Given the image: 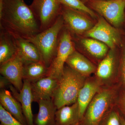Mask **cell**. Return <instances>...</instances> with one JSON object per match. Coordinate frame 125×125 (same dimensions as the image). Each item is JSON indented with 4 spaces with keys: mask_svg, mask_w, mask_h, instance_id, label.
I'll return each instance as SVG.
<instances>
[{
    "mask_svg": "<svg viewBox=\"0 0 125 125\" xmlns=\"http://www.w3.org/2000/svg\"><path fill=\"white\" fill-rule=\"evenodd\" d=\"M61 15L64 25L72 35L81 36L93 27V22L84 13L62 5Z\"/></svg>",
    "mask_w": 125,
    "mask_h": 125,
    "instance_id": "9",
    "label": "cell"
},
{
    "mask_svg": "<svg viewBox=\"0 0 125 125\" xmlns=\"http://www.w3.org/2000/svg\"><path fill=\"white\" fill-rule=\"evenodd\" d=\"M62 5L75 10L89 15L93 18L97 17L96 14L87 7L81 0H60Z\"/></svg>",
    "mask_w": 125,
    "mask_h": 125,
    "instance_id": "23",
    "label": "cell"
},
{
    "mask_svg": "<svg viewBox=\"0 0 125 125\" xmlns=\"http://www.w3.org/2000/svg\"><path fill=\"white\" fill-rule=\"evenodd\" d=\"M99 91L100 84L98 81L93 80L85 81L77 99L80 121L83 119L88 106Z\"/></svg>",
    "mask_w": 125,
    "mask_h": 125,
    "instance_id": "13",
    "label": "cell"
},
{
    "mask_svg": "<svg viewBox=\"0 0 125 125\" xmlns=\"http://www.w3.org/2000/svg\"><path fill=\"white\" fill-rule=\"evenodd\" d=\"M84 35L104 43L111 49L120 47L123 39L122 34L119 29L112 25L101 16L98 17L96 24Z\"/></svg>",
    "mask_w": 125,
    "mask_h": 125,
    "instance_id": "8",
    "label": "cell"
},
{
    "mask_svg": "<svg viewBox=\"0 0 125 125\" xmlns=\"http://www.w3.org/2000/svg\"><path fill=\"white\" fill-rule=\"evenodd\" d=\"M64 26L61 15L51 27L28 39L38 49L41 61L49 67L55 56L59 36Z\"/></svg>",
    "mask_w": 125,
    "mask_h": 125,
    "instance_id": "3",
    "label": "cell"
},
{
    "mask_svg": "<svg viewBox=\"0 0 125 125\" xmlns=\"http://www.w3.org/2000/svg\"><path fill=\"white\" fill-rule=\"evenodd\" d=\"M75 50L71 34L64 25L60 33L55 56L49 67L48 75L59 79L67 58Z\"/></svg>",
    "mask_w": 125,
    "mask_h": 125,
    "instance_id": "6",
    "label": "cell"
},
{
    "mask_svg": "<svg viewBox=\"0 0 125 125\" xmlns=\"http://www.w3.org/2000/svg\"><path fill=\"white\" fill-rule=\"evenodd\" d=\"M85 78L69 66H64L52 98L57 109L77 102L79 92L85 83Z\"/></svg>",
    "mask_w": 125,
    "mask_h": 125,
    "instance_id": "2",
    "label": "cell"
},
{
    "mask_svg": "<svg viewBox=\"0 0 125 125\" xmlns=\"http://www.w3.org/2000/svg\"><path fill=\"white\" fill-rule=\"evenodd\" d=\"M39 109L33 117L34 125H56L55 113L57 110L52 99L41 100L37 102Z\"/></svg>",
    "mask_w": 125,
    "mask_h": 125,
    "instance_id": "14",
    "label": "cell"
},
{
    "mask_svg": "<svg viewBox=\"0 0 125 125\" xmlns=\"http://www.w3.org/2000/svg\"><path fill=\"white\" fill-rule=\"evenodd\" d=\"M13 36L18 49V54L24 61L35 62L42 61L38 49L34 44L28 39Z\"/></svg>",
    "mask_w": 125,
    "mask_h": 125,
    "instance_id": "19",
    "label": "cell"
},
{
    "mask_svg": "<svg viewBox=\"0 0 125 125\" xmlns=\"http://www.w3.org/2000/svg\"></svg>",
    "mask_w": 125,
    "mask_h": 125,
    "instance_id": "33",
    "label": "cell"
},
{
    "mask_svg": "<svg viewBox=\"0 0 125 125\" xmlns=\"http://www.w3.org/2000/svg\"><path fill=\"white\" fill-rule=\"evenodd\" d=\"M121 125H125V120L123 117L120 116Z\"/></svg>",
    "mask_w": 125,
    "mask_h": 125,
    "instance_id": "29",
    "label": "cell"
},
{
    "mask_svg": "<svg viewBox=\"0 0 125 125\" xmlns=\"http://www.w3.org/2000/svg\"><path fill=\"white\" fill-rule=\"evenodd\" d=\"M18 53L14 37L0 29V65L13 59Z\"/></svg>",
    "mask_w": 125,
    "mask_h": 125,
    "instance_id": "17",
    "label": "cell"
},
{
    "mask_svg": "<svg viewBox=\"0 0 125 125\" xmlns=\"http://www.w3.org/2000/svg\"><path fill=\"white\" fill-rule=\"evenodd\" d=\"M55 121L56 125H72L79 122L78 103L57 109L55 113Z\"/></svg>",
    "mask_w": 125,
    "mask_h": 125,
    "instance_id": "18",
    "label": "cell"
},
{
    "mask_svg": "<svg viewBox=\"0 0 125 125\" xmlns=\"http://www.w3.org/2000/svg\"><path fill=\"white\" fill-rule=\"evenodd\" d=\"M120 47L119 72L121 79L125 87V39H123Z\"/></svg>",
    "mask_w": 125,
    "mask_h": 125,
    "instance_id": "26",
    "label": "cell"
},
{
    "mask_svg": "<svg viewBox=\"0 0 125 125\" xmlns=\"http://www.w3.org/2000/svg\"><path fill=\"white\" fill-rule=\"evenodd\" d=\"M0 125H24L20 122L0 105Z\"/></svg>",
    "mask_w": 125,
    "mask_h": 125,
    "instance_id": "24",
    "label": "cell"
},
{
    "mask_svg": "<svg viewBox=\"0 0 125 125\" xmlns=\"http://www.w3.org/2000/svg\"><path fill=\"white\" fill-rule=\"evenodd\" d=\"M4 0H0V2H2Z\"/></svg>",
    "mask_w": 125,
    "mask_h": 125,
    "instance_id": "32",
    "label": "cell"
},
{
    "mask_svg": "<svg viewBox=\"0 0 125 125\" xmlns=\"http://www.w3.org/2000/svg\"><path fill=\"white\" fill-rule=\"evenodd\" d=\"M99 125H121L120 116L113 111L105 115Z\"/></svg>",
    "mask_w": 125,
    "mask_h": 125,
    "instance_id": "25",
    "label": "cell"
},
{
    "mask_svg": "<svg viewBox=\"0 0 125 125\" xmlns=\"http://www.w3.org/2000/svg\"><path fill=\"white\" fill-rule=\"evenodd\" d=\"M84 1H89L91 0H83Z\"/></svg>",
    "mask_w": 125,
    "mask_h": 125,
    "instance_id": "31",
    "label": "cell"
},
{
    "mask_svg": "<svg viewBox=\"0 0 125 125\" xmlns=\"http://www.w3.org/2000/svg\"><path fill=\"white\" fill-rule=\"evenodd\" d=\"M115 49H111L96 69L97 77L102 80L109 79L113 74L115 63Z\"/></svg>",
    "mask_w": 125,
    "mask_h": 125,
    "instance_id": "21",
    "label": "cell"
},
{
    "mask_svg": "<svg viewBox=\"0 0 125 125\" xmlns=\"http://www.w3.org/2000/svg\"><path fill=\"white\" fill-rule=\"evenodd\" d=\"M0 105L20 122L28 125L20 103L7 90L1 89L0 93Z\"/></svg>",
    "mask_w": 125,
    "mask_h": 125,
    "instance_id": "15",
    "label": "cell"
},
{
    "mask_svg": "<svg viewBox=\"0 0 125 125\" xmlns=\"http://www.w3.org/2000/svg\"><path fill=\"white\" fill-rule=\"evenodd\" d=\"M29 6L39 22L41 32L54 24L61 14L60 0H33Z\"/></svg>",
    "mask_w": 125,
    "mask_h": 125,
    "instance_id": "7",
    "label": "cell"
},
{
    "mask_svg": "<svg viewBox=\"0 0 125 125\" xmlns=\"http://www.w3.org/2000/svg\"><path fill=\"white\" fill-rule=\"evenodd\" d=\"M0 29L27 39L41 32L38 21L24 0L0 2Z\"/></svg>",
    "mask_w": 125,
    "mask_h": 125,
    "instance_id": "1",
    "label": "cell"
},
{
    "mask_svg": "<svg viewBox=\"0 0 125 125\" xmlns=\"http://www.w3.org/2000/svg\"><path fill=\"white\" fill-rule=\"evenodd\" d=\"M49 67L42 61H24L23 69V80L30 82L48 75Z\"/></svg>",
    "mask_w": 125,
    "mask_h": 125,
    "instance_id": "20",
    "label": "cell"
},
{
    "mask_svg": "<svg viewBox=\"0 0 125 125\" xmlns=\"http://www.w3.org/2000/svg\"><path fill=\"white\" fill-rule=\"evenodd\" d=\"M81 125V124H80V122H78V123H76V124H74V125Z\"/></svg>",
    "mask_w": 125,
    "mask_h": 125,
    "instance_id": "30",
    "label": "cell"
},
{
    "mask_svg": "<svg viewBox=\"0 0 125 125\" xmlns=\"http://www.w3.org/2000/svg\"><path fill=\"white\" fill-rule=\"evenodd\" d=\"M114 94L110 89L99 91L94 97L88 106L81 125H99L110 107Z\"/></svg>",
    "mask_w": 125,
    "mask_h": 125,
    "instance_id": "4",
    "label": "cell"
},
{
    "mask_svg": "<svg viewBox=\"0 0 125 125\" xmlns=\"http://www.w3.org/2000/svg\"><path fill=\"white\" fill-rule=\"evenodd\" d=\"M79 42L84 49L95 58H104L108 52V47L105 43L96 39L82 38Z\"/></svg>",
    "mask_w": 125,
    "mask_h": 125,
    "instance_id": "22",
    "label": "cell"
},
{
    "mask_svg": "<svg viewBox=\"0 0 125 125\" xmlns=\"http://www.w3.org/2000/svg\"><path fill=\"white\" fill-rule=\"evenodd\" d=\"M66 63L72 70L85 77L93 73L97 69L89 60L76 50L70 55Z\"/></svg>",
    "mask_w": 125,
    "mask_h": 125,
    "instance_id": "16",
    "label": "cell"
},
{
    "mask_svg": "<svg viewBox=\"0 0 125 125\" xmlns=\"http://www.w3.org/2000/svg\"><path fill=\"white\" fill-rule=\"evenodd\" d=\"M11 94L21 104L23 113L28 125H34V116L32 110L33 96L31 90L30 82L23 80L22 88L19 92L13 86H10Z\"/></svg>",
    "mask_w": 125,
    "mask_h": 125,
    "instance_id": "12",
    "label": "cell"
},
{
    "mask_svg": "<svg viewBox=\"0 0 125 125\" xmlns=\"http://www.w3.org/2000/svg\"><path fill=\"white\" fill-rule=\"evenodd\" d=\"M10 83L9 81L7 80L6 79L1 76L0 79V88L2 89L4 88L6 85H7V83Z\"/></svg>",
    "mask_w": 125,
    "mask_h": 125,
    "instance_id": "28",
    "label": "cell"
},
{
    "mask_svg": "<svg viewBox=\"0 0 125 125\" xmlns=\"http://www.w3.org/2000/svg\"><path fill=\"white\" fill-rule=\"evenodd\" d=\"M119 105L121 110L125 115V89L121 94L119 99Z\"/></svg>",
    "mask_w": 125,
    "mask_h": 125,
    "instance_id": "27",
    "label": "cell"
},
{
    "mask_svg": "<svg viewBox=\"0 0 125 125\" xmlns=\"http://www.w3.org/2000/svg\"><path fill=\"white\" fill-rule=\"evenodd\" d=\"M24 61L17 54L13 59L0 65L1 76L9 81L10 83L19 92L23 84V69Z\"/></svg>",
    "mask_w": 125,
    "mask_h": 125,
    "instance_id": "10",
    "label": "cell"
},
{
    "mask_svg": "<svg viewBox=\"0 0 125 125\" xmlns=\"http://www.w3.org/2000/svg\"><path fill=\"white\" fill-rule=\"evenodd\" d=\"M91 8L119 29L125 23V0H91Z\"/></svg>",
    "mask_w": 125,
    "mask_h": 125,
    "instance_id": "5",
    "label": "cell"
},
{
    "mask_svg": "<svg viewBox=\"0 0 125 125\" xmlns=\"http://www.w3.org/2000/svg\"><path fill=\"white\" fill-rule=\"evenodd\" d=\"M58 79L47 75L30 82L33 102L52 99L58 83Z\"/></svg>",
    "mask_w": 125,
    "mask_h": 125,
    "instance_id": "11",
    "label": "cell"
}]
</instances>
